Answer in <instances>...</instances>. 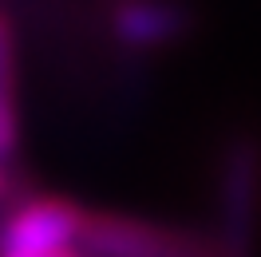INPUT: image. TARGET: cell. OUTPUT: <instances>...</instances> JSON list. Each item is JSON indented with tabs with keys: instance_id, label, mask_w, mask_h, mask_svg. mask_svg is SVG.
Masks as SVG:
<instances>
[{
	"instance_id": "obj_1",
	"label": "cell",
	"mask_w": 261,
	"mask_h": 257,
	"mask_svg": "<svg viewBox=\"0 0 261 257\" xmlns=\"http://www.w3.org/2000/svg\"><path fill=\"white\" fill-rule=\"evenodd\" d=\"M83 257H229L218 238L163 225L150 218H130L119 210L87 214L80 234Z\"/></svg>"
},
{
	"instance_id": "obj_2",
	"label": "cell",
	"mask_w": 261,
	"mask_h": 257,
	"mask_svg": "<svg viewBox=\"0 0 261 257\" xmlns=\"http://www.w3.org/2000/svg\"><path fill=\"white\" fill-rule=\"evenodd\" d=\"M261 229V139L233 135L218 162V241L229 257H253Z\"/></svg>"
},
{
	"instance_id": "obj_3",
	"label": "cell",
	"mask_w": 261,
	"mask_h": 257,
	"mask_svg": "<svg viewBox=\"0 0 261 257\" xmlns=\"http://www.w3.org/2000/svg\"><path fill=\"white\" fill-rule=\"evenodd\" d=\"M91 210L64 194H24L0 214V253H56L80 241Z\"/></svg>"
},
{
	"instance_id": "obj_4",
	"label": "cell",
	"mask_w": 261,
	"mask_h": 257,
	"mask_svg": "<svg viewBox=\"0 0 261 257\" xmlns=\"http://www.w3.org/2000/svg\"><path fill=\"white\" fill-rule=\"evenodd\" d=\"M107 28L123 64L143 67V56L178 44L194 28V8L186 0H107Z\"/></svg>"
},
{
	"instance_id": "obj_5",
	"label": "cell",
	"mask_w": 261,
	"mask_h": 257,
	"mask_svg": "<svg viewBox=\"0 0 261 257\" xmlns=\"http://www.w3.org/2000/svg\"><path fill=\"white\" fill-rule=\"evenodd\" d=\"M20 159V40L16 20L0 12V166Z\"/></svg>"
},
{
	"instance_id": "obj_6",
	"label": "cell",
	"mask_w": 261,
	"mask_h": 257,
	"mask_svg": "<svg viewBox=\"0 0 261 257\" xmlns=\"http://www.w3.org/2000/svg\"><path fill=\"white\" fill-rule=\"evenodd\" d=\"M24 194H28V186L20 182V174L12 166H0V206H12V202H20Z\"/></svg>"
},
{
	"instance_id": "obj_7",
	"label": "cell",
	"mask_w": 261,
	"mask_h": 257,
	"mask_svg": "<svg viewBox=\"0 0 261 257\" xmlns=\"http://www.w3.org/2000/svg\"><path fill=\"white\" fill-rule=\"evenodd\" d=\"M0 257H83L80 249H56V253H0Z\"/></svg>"
}]
</instances>
